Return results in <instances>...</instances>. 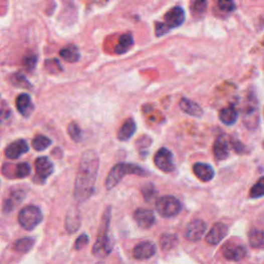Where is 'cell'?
<instances>
[{
  "instance_id": "4",
  "label": "cell",
  "mask_w": 264,
  "mask_h": 264,
  "mask_svg": "<svg viewBox=\"0 0 264 264\" xmlns=\"http://www.w3.org/2000/svg\"><path fill=\"white\" fill-rule=\"evenodd\" d=\"M156 210L164 218H172L179 215L182 211V204L178 198L172 195H166L156 200Z\"/></svg>"
},
{
  "instance_id": "37",
  "label": "cell",
  "mask_w": 264,
  "mask_h": 264,
  "mask_svg": "<svg viewBox=\"0 0 264 264\" xmlns=\"http://www.w3.org/2000/svg\"><path fill=\"white\" fill-rule=\"evenodd\" d=\"M88 243H89V236L86 233L81 234L77 238V240L74 241V249L77 251H80V250L84 249L85 247H87Z\"/></svg>"
},
{
  "instance_id": "12",
  "label": "cell",
  "mask_w": 264,
  "mask_h": 264,
  "mask_svg": "<svg viewBox=\"0 0 264 264\" xmlns=\"http://www.w3.org/2000/svg\"><path fill=\"white\" fill-rule=\"evenodd\" d=\"M28 151H29V146L27 142L25 140H18L10 144L6 148L5 153L9 159L15 160V159L20 158L22 155L26 154Z\"/></svg>"
},
{
  "instance_id": "8",
  "label": "cell",
  "mask_w": 264,
  "mask_h": 264,
  "mask_svg": "<svg viewBox=\"0 0 264 264\" xmlns=\"http://www.w3.org/2000/svg\"><path fill=\"white\" fill-rule=\"evenodd\" d=\"M112 247H114V243H112V240L107 234V232L98 233L97 239L95 243H94L92 252L93 255L97 258H105L110 254Z\"/></svg>"
},
{
  "instance_id": "39",
  "label": "cell",
  "mask_w": 264,
  "mask_h": 264,
  "mask_svg": "<svg viewBox=\"0 0 264 264\" xmlns=\"http://www.w3.org/2000/svg\"><path fill=\"white\" fill-rule=\"evenodd\" d=\"M171 28H169L165 23H157L156 24V35L157 36H162L166 34Z\"/></svg>"
},
{
  "instance_id": "26",
  "label": "cell",
  "mask_w": 264,
  "mask_h": 264,
  "mask_svg": "<svg viewBox=\"0 0 264 264\" xmlns=\"http://www.w3.org/2000/svg\"><path fill=\"white\" fill-rule=\"evenodd\" d=\"M249 242L253 249H264V230H251L249 233Z\"/></svg>"
},
{
  "instance_id": "17",
  "label": "cell",
  "mask_w": 264,
  "mask_h": 264,
  "mask_svg": "<svg viewBox=\"0 0 264 264\" xmlns=\"http://www.w3.org/2000/svg\"><path fill=\"white\" fill-rule=\"evenodd\" d=\"M193 173L201 182H210L215 177L214 168L207 163L197 162L193 165Z\"/></svg>"
},
{
  "instance_id": "30",
  "label": "cell",
  "mask_w": 264,
  "mask_h": 264,
  "mask_svg": "<svg viewBox=\"0 0 264 264\" xmlns=\"http://www.w3.org/2000/svg\"><path fill=\"white\" fill-rule=\"evenodd\" d=\"M11 82L14 86L19 87V88H25V89H31L32 88L29 81L20 72L15 73L11 78Z\"/></svg>"
},
{
  "instance_id": "16",
  "label": "cell",
  "mask_w": 264,
  "mask_h": 264,
  "mask_svg": "<svg viewBox=\"0 0 264 264\" xmlns=\"http://www.w3.org/2000/svg\"><path fill=\"white\" fill-rule=\"evenodd\" d=\"M34 166L36 176L43 180L49 178L54 172V164L48 157L37 158L34 163Z\"/></svg>"
},
{
  "instance_id": "6",
  "label": "cell",
  "mask_w": 264,
  "mask_h": 264,
  "mask_svg": "<svg viewBox=\"0 0 264 264\" xmlns=\"http://www.w3.org/2000/svg\"><path fill=\"white\" fill-rule=\"evenodd\" d=\"M155 165L163 173H173L176 168L173 153L166 148H161L154 156Z\"/></svg>"
},
{
  "instance_id": "23",
  "label": "cell",
  "mask_w": 264,
  "mask_h": 264,
  "mask_svg": "<svg viewBox=\"0 0 264 264\" xmlns=\"http://www.w3.org/2000/svg\"><path fill=\"white\" fill-rule=\"evenodd\" d=\"M137 130V125L134 119H127L122 127L120 128V130L118 131V139L122 142L124 141H128L131 139V137L135 135V132Z\"/></svg>"
},
{
  "instance_id": "1",
  "label": "cell",
  "mask_w": 264,
  "mask_h": 264,
  "mask_svg": "<svg viewBox=\"0 0 264 264\" xmlns=\"http://www.w3.org/2000/svg\"><path fill=\"white\" fill-rule=\"evenodd\" d=\"M99 168V158L94 151H87L81 158L77 179L74 182V197L78 201L89 199L95 189Z\"/></svg>"
},
{
  "instance_id": "20",
  "label": "cell",
  "mask_w": 264,
  "mask_h": 264,
  "mask_svg": "<svg viewBox=\"0 0 264 264\" xmlns=\"http://www.w3.org/2000/svg\"><path fill=\"white\" fill-rule=\"evenodd\" d=\"M59 55L63 60H65L66 62H69V63L79 61L80 57H81V53L79 51V48L74 45H67V46L63 47L60 50Z\"/></svg>"
},
{
  "instance_id": "10",
  "label": "cell",
  "mask_w": 264,
  "mask_h": 264,
  "mask_svg": "<svg viewBox=\"0 0 264 264\" xmlns=\"http://www.w3.org/2000/svg\"><path fill=\"white\" fill-rule=\"evenodd\" d=\"M231 147V138L227 136H220L214 143L213 152L217 160L222 161L229 156V151Z\"/></svg>"
},
{
  "instance_id": "29",
  "label": "cell",
  "mask_w": 264,
  "mask_h": 264,
  "mask_svg": "<svg viewBox=\"0 0 264 264\" xmlns=\"http://www.w3.org/2000/svg\"><path fill=\"white\" fill-rule=\"evenodd\" d=\"M52 142L45 136H37L32 140V147L36 151H45L51 146Z\"/></svg>"
},
{
  "instance_id": "36",
  "label": "cell",
  "mask_w": 264,
  "mask_h": 264,
  "mask_svg": "<svg viewBox=\"0 0 264 264\" xmlns=\"http://www.w3.org/2000/svg\"><path fill=\"white\" fill-rule=\"evenodd\" d=\"M218 8L225 13H231L235 10L236 6L234 0H218Z\"/></svg>"
},
{
  "instance_id": "38",
  "label": "cell",
  "mask_w": 264,
  "mask_h": 264,
  "mask_svg": "<svg viewBox=\"0 0 264 264\" xmlns=\"http://www.w3.org/2000/svg\"><path fill=\"white\" fill-rule=\"evenodd\" d=\"M36 61H37L36 56L33 54H30V55L25 56V58L23 59V64L28 70H33L36 65Z\"/></svg>"
},
{
  "instance_id": "13",
  "label": "cell",
  "mask_w": 264,
  "mask_h": 264,
  "mask_svg": "<svg viewBox=\"0 0 264 264\" xmlns=\"http://www.w3.org/2000/svg\"><path fill=\"white\" fill-rule=\"evenodd\" d=\"M135 220L143 229H150L156 222L154 213L148 209H138L135 213Z\"/></svg>"
},
{
  "instance_id": "32",
  "label": "cell",
  "mask_w": 264,
  "mask_h": 264,
  "mask_svg": "<svg viewBox=\"0 0 264 264\" xmlns=\"http://www.w3.org/2000/svg\"><path fill=\"white\" fill-rule=\"evenodd\" d=\"M68 135L70 136L71 140L74 142H80L82 139V130L77 122H71L68 125Z\"/></svg>"
},
{
  "instance_id": "40",
  "label": "cell",
  "mask_w": 264,
  "mask_h": 264,
  "mask_svg": "<svg viewBox=\"0 0 264 264\" xmlns=\"http://www.w3.org/2000/svg\"><path fill=\"white\" fill-rule=\"evenodd\" d=\"M231 148L234 149L238 154H241L244 150L243 145L240 142H238L236 139H232V138H231Z\"/></svg>"
},
{
  "instance_id": "11",
  "label": "cell",
  "mask_w": 264,
  "mask_h": 264,
  "mask_svg": "<svg viewBox=\"0 0 264 264\" xmlns=\"http://www.w3.org/2000/svg\"><path fill=\"white\" fill-rule=\"evenodd\" d=\"M228 233V227L225 224L218 222L214 224L212 229L209 231V233L205 236V240L207 243L212 244V246H216V244L220 243L224 237Z\"/></svg>"
},
{
  "instance_id": "33",
  "label": "cell",
  "mask_w": 264,
  "mask_h": 264,
  "mask_svg": "<svg viewBox=\"0 0 264 264\" xmlns=\"http://www.w3.org/2000/svg\"><path fill=\"white\" fill-rule=\"evenodd\" d=\"M177 243L178 238L174 234H164L161 238V247L164 251L174 248Z\"/></svg>"
},
{
  "instance_id": "24",
  "label": "cell",
  "mask_w": 264,
  "mask_h": 264,
  "mask_svg": "<svg viewBox=\"0 0 264 264\" xmlns=\"http://www.w3.org/2000/svg\"><path fill=\"white\" fill-rule=\"evenodd\" d=\"M24 196L25 194L21 190H17L14 193H12L11 196L5 200V203H4L5 213H11L19 203H21Z\"/></svg>"
},
{
  "instance_id": "18",
  "label": "cell",
  "mask_w": 264,
  "mask_h": 264,
  "mask_svg": "<svg viewBox=\"0 0 264 264\" xmlns=\"http://www.w3.org/2000/svg\"><path fill=\"white\" fill-rule=\"evenodd\" d=\"M16 106L18 111L20 112L23 117L26 118L32 114V111L34 109V105L32 103L31 97L26 93H22L17 97Z\"/></svg>"
},
{
  "instance_id": "31",
  "label": "cell",
  "mask_w": 264,
  "mask_h": 264,
  "mask_svg": "<svg viewBox=\"0 0 264 264\" xmlns=\"http://www.w3.org/2000/svg\"><path fill=\"white\" fill-rule=\"evenodd\" d=\"M264 196V177L260 178L250 190L251 198H260Z\"/></svg>"
},
{
  "instance_id": "15",
  "label": "cell",
  "mask_w": 264,
  "mask_h": 264,
  "mask_svg": "<svg viewBox=\"0 0 264 264\" xmlns=\"http://www.w3.org/2000/svg\"><path fill=\"white\" fill-rule=\"evenodd\" d=\"M164 20H165V24L171 29L179 27L185 21V12L180 7L173 8L165 14Z\"/></svg>"
},
{
  "instance_id": "25",
  "label": "cell",
  "mask_w": 264,
  "mask_h": 264,
  "mask_svg": "<svg viewBox=\"0 0 264 264\" xmlns=\"http://www.w3.org/2000/svg\"><path fill=\"white\" fill-rule=\"evenodd\" d=\"M132 46H134V36H132V34L130 33L122 34L115 48V52L117 54H124L128 52Z\"/></svg>"
},
{
  "instance_id": "35",
  "label": "cell",
  "mask_w": 264,
  "mask_h": 264,
  "mask_svg": "<svg viewBox=\"0 0 264 264\" xmlns=\"http://www.w3.org/2000/svg\"><path fill=\"white\" fill-rule=\"evenodd\" d=\"M207 8L206 0H195L192 5V12L195 16H202Z\"/></svg>"
},
{
  "instance_id": "7",
  "label": "cell",
  "mask_w": 264,
  "mask_h": 264,
  "mask_svg": "<svg viewBox=\"0 0 264 264\" xmlns=\"http://www.w3.org/2000/svg\"><path fill=\"white\" fill-rule=\"evenodd\" d=\"M222 255L230 261H239L247 256V249L241 243L227 241L222 247Z\"/></svg>"
},
{
  "instance_id": "3",
  "label": "cell",
  "mask_w": 264,
  "mask_h": 264,
  "mask_svg": "<svg viewBox=\"0 0 264 264\" xmlns=\"http://www.w3.org/2000/svg\"><path fill=\"white\" fill-rule=\"evenodd\" d=\"M18 220L22 228L25 230H33L43 221V214L40 207L35 205H27L19 212Z\"/></svg>"
},
{
  "instance_id": "14",
  "label": "cell",
  "mask_w": 264,
  "mask_h": 264,
  "mask_svg": "<svg viewBox=\"0 0 264 264\" xmlns=\"http://www.w3.org/2000/svg\"><path fill=\"white\" fill-rule=\"evenodd\" d=\"M156 254V246L151 241H142L134 248L132 255L138 260H146Z\"/></svg>"
},
{
  "instance_id": "22",
  "label": "cell",
  "mask_w": 264,
  "mask_h": 264,
  "mask_svg": "<svg viewBox=\"0 0 264 264\" xmlns=\"http://www.w3.org/2000/svg\"><path fill=\"white\" fill-rule=\"evenodd\" d=\"M81 225V219H80V214L79 210H71L66 216L65 219V228L69 233H73L80 228Z\"/></svg>"
},
{
  "instance_id": "27",
  "label": "cell",
  "mask_w": 264,
  "mask_h": 264,
  "mask_svg": "<svg viewBox=\"0 0 264 264\" xmlns=\"http://www.w3.org/2000/svg\"><path fill=\"white\" fill-rule=\"evenodd\" d=\"M34 246V239L31 237H23L21 239H19L15 242L14 244V249L17 252L20 253H27L29 252L32 247Z\"/></svg>"
},
{
  "instance_id": "5",
  "label": "cell",
  "mask_w": 264,
  "mask_h": 264,
  "mask_svg": "<svg viewBox=\"0 0 264 264\" xmlns=\"http://www.w3.org/2000/svg\"><path fill=\"white\" fill-rule=\"evenodd\" d=\"M243 122L249 129H256L259 125L258 102L254 94H249L247 105L243 108Z\"/></svg>"
},
{
  "instance_id": "9",
  "label": "cell",
  "mask_w": 264,
  "mask_h": 264,
  "mask_svg": "<svg viewBox=\"0 0 264 264\" xmlns=\"http://www.w3.org/2000/svg\"><path fill=\"white\" fill-rule=\"evenodd\" d=\"M205 231L206 224L200 219H195L188 224L185 231V237L191 241H197L203 237Z\"/></svg>"
},
{
  "instance_id": "34",
  "label": "cell",
  "mask_w": 264,
  "mask_h": 264,
  "mask_svg": "<svg viewBox=\"0 0 264 264\" xmlns=\"http://www.w3.org/2000/svg\"><path fill=\"white\" fill-rule=\"evenodd\" d=\"M142 193H143L145 199H146L147 201H150L151 199H152V198L156 195L157 190H156L155 186H154L153 184L150 183V184H145V185L143 186V188H142Z\"/></svg>"
},
{
  "instance_id": "21",
  "label": "cell",
  "mask_w": 264,
  "mask_h": 264,
  "mask_svg": "<svg viewBox=\"0 0 264 264\" xmlns=\"http://www.w3.org/2000/svg\"><path fill=\"white\" fill-rule=\"evenodd\" d=\"M180 107L186 114L193 117H201L203 114V110L200 105L187 98H182L180 100Z\"/></svg>"
},
{
  "instance_id": "2",
  "label": "cell",
  "mask_w": 264,
  "mask_h": 264,
  "mask_svg": "<svg viewBox=\"0 0 264 264\" xmlns=\"http://www.w3.org/2000/svg\"><path fill=\"white\" fill-rule=\"evenodd\" d=\"M127 175H137V176H147L148 173L145 169L137 164L130 163H119L111 168V171L106 177L105 188L107 190H111L122 181V179Z\"/></svg>"
},
{
  "instance_id": "19",
  "label": "cell",
  "mask_w": 264,
  "mask_h": 264,
  "mask_svg": "<svg viewBox=\"0 0 264 264\" xmlns=\"http://www.w3.org/2000/svg\"><path fill=\"white\" fill-rule=\"evenodd\" d=\"M219 118L225 125H233L238 118V111L234 105L223 107L219 112Z\"/></svg>"
},
{
  "instance_id": "28",
  "label": "cell",
  "mask_w": 264,
  "mask_h": 264,
  "mask_svg": "<svg viewBox=\"0 0 264 264\" xmlns=\"http://www.w3.org/2000/svg\"><path fill=\"white\" fill-rule=\"evenodd\" d=\"M14 172H15V175H14L15 178L24 179L30 175L31 167L27 162H22V163H19V164L15 165Z\"/></svg>"
}]
</instances>
